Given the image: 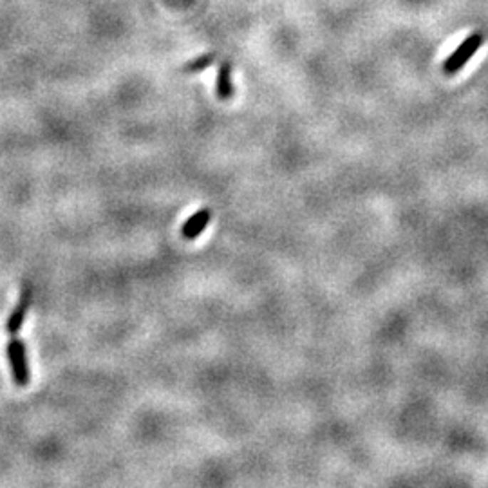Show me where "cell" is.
<instances>
[{"label":"cell","instance_id":"1","mask_svg":"<svg viewBox=\"0 0 488 488\" xmlns=\"http://www.w3.org/2000/svg\"><path fill=\"white\" fill-rule=\"evenodd\" d=\"M483 42H484V38L481 33H474V35H470L469 38L463 40V43H461L456 51H454L452 55L445 60V63H443V73L449 76L456 75L457 71L463 69V67L469 63V60L476 55L477 49L483 46Z\"/></svg>","mask_w":488,"mask_h":488},{"label":"cell","instance_id":"2","mask_svg":"<svg viewBox=\"0 0 488 488\" xmlns=\"http://www.w3.org/2000/svg\"><path fill=\"white\" fill-rule=\"evenodd\" d=\"M8 360L9 365H11V373H13V380L19 387H26L31 380V375H29V368H28V360H26V346L20 338H16L13 335V338L9 340L8 344Z\"/></svg>","mask_w":488,"mask_h":488},{"label":"cell","instance_id":"3","mask_svg":"<svg viewBox=\"0 0 488 488\" xmlns=\"http://www.w3.org/2000/svg\"><path fill=\"white\" fill-rule=\"evenodd\" d=\"M210 219H212L210 208H201V210L195 212L192 217H188L187 221H185L183 227H181V235H183V239H187V241H194V239L199 237V235L207 230Z\"/></svg>","mask_w":488,"mask_h":488},{"label":"cell","instance_id":"4","mask_svg":"<svg viewBox=\"0 0 488 488\" xmlns=\"http://www.w3.org/2000/svg\"><path fill=\"white\" fill-rule=\"evenodd\" d=\"M31 297H33V289H31V286L28 284L26 288H24L22 295H20L19 304L13 308L11 315H9V318H8V324H6V329H8L9 335H16L19 329L22 328L24 318H26V313H28L29 306H31Z\"/></svg>","mask_w":488,"mask_h":488},{"label":"cell","instance_id":"5","mask_svg":"<svg viewBox=\"0 0 488 488\" xmlns=\"http://www.w3.org/2000/svg\"><path fill=\"white\" fill-rule=\"evenodd\" d=\"M232 73H234V67L230 62H223L217 69V76H215V93L217 96L227 102L230 98H234V80H232Z\"/></svg>","mask_w":488,"mask_h":488},{"label":"cell","instance_id":"6","mask_svg":"<svg viewBox=\"0 0 488 488\" xmlns=\"http://www.w3.org/2000/svg\"><path fill=\"white\" fill-rule=\"evenodd\" d=\"M214 62H215V55L214 53H208V55H201L199 58L188 62L183 71L185 73H201V71L208 69V67H210Z\"/></svg>","mask_w":488,"mask_h":488}]
</instances>
